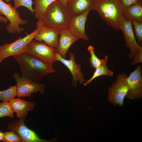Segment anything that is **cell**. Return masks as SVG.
<instances>
[{
    "mask_svg": "<svg viewBox=\"0 0 142 142\" xmlns=\"http://www.w3.org/2000/svg\"><path fill=\"white\" fill-rule=\"evenodd\" d=\"M20 66L21 77L39 83L45 76L56 71L53 64L43 61L27 53L13 56Z\"/></svg>",
    "mask_w": 142,
    "mask_h": 142,
    "instance_id": "6da1fadb",
    "label": "cell"
},
{
    "mask_svg": "<svg viewBox=\"0 0 142 142\" xmlns=\"http://www.w3.org/2000/svg\"><path fill=\"white\" fill-rule=\"evenodd\" d=\"M124 8L120 0H93L92 10L115 31L120 30Z\"/></svg>",
    "mask_w": 142,
    "mask_h": 142,
    "instance_id": "7a4b0ae2",
    "label": "cell"
},
{
    "mask_svg": "<svg viewBox=\"0 0 142 142\" xmlns=\"http://www.w3.org/2000/svg\"><path fill=\"white\" fill-rule=\"evenodd\" d=\"M72 16L66 7L56 0L48 7L41 21L47 27L61 30L68 28Z\"/></svg>",
    "mask_w": 142,
    "mask_h": 142,
    "instance_id": "3957f363",
    "label": "cell"
},
{
    "mask_svg": "<svg viewBox=\"0 0 142 142\" xmlns=\"http://www.w3.org/2000/svg\"><path fill=\"white\" fill-rule=\"evenodd\" d=\"M38 32L36 29L23 38L19 37L12 43L0 46V64L8 57L19 55L25 53L27 45L34 39Z\"/></svg>",
    "mask_w": 142,
    "mask_h": 142,
    "instance_id": "277c9868",
    "label": "cell"
},
{
    "mask_svg": "<svg viewBox=\"0 0 142 142\" xmlns=\"http://www.w3.org/2000/svg\"><path fill=\"white\" fill-rule=\"evenodd\" d=\"M0 15L5 16L9 22L6 27V29L9 33H21L23 30L19 26L27 24L28 22L22 19L16 9L11 3L7 4L0 0Z\"/></svg>",
    "mask_w": 142,
    "mask_h": 142,
    "instance_id": "5b68a950",
    "label": "cell"
},
{
    "mask_svg": "<svg viewBox=\"0 0 142 142\" xmlns=\"http://www.w3.org/2000/svg\"><path fill=\"white\" fill-rule=\"evenodd\" d=\"M25 52L44 62L53 64L57 61L56 49L42 42L32 40L27 45Z\"/></svg>",
    "mask_w": 142,
    "mask_h": 142,
    "instance_id": "8992f818",
    "label": "cell"
},
{
    "mask_svg": "<svg viewBox=\"0 0 142 142\" xmlns=\"http://www.w3.org/2000/svg\"><path fill=\"white\" fill-rule=\"evenodd\" d=\"M128 76L125 73L119 74L116 80L108 89V100L115 105L122 106L129 90Z\"/></svg>",
    "mask_w": 142,
    "mask_h": 142,
    "instance_id": "52a82bcc",
    "label": "cell"
},
{
    "mask_svg": "<svg viewBox=\"0 0 142 142\" xmlns=\"http://www.w3.org/2000/svg\"><path fill=\"white\" fill-rule=\"evenodd\" d=\"M13 76L17 82L16 96L17 97H30L32 96L31 94L38 91L42 94L44 93L45 84L35 82L23 78L17 72L13 73Z\"/></svg>",
    "mask_w": 142,
    "mask_h": 142,
    "instance_id": "ba28073f",
    "label": "cell"
},
{
    "mask_svg": "<svg viewBox=\"0 0 142 142\" xmlns=\"http://www.w3.org/2000/svg\"><path fill=\"white\" fill-rule=\"evenodd\" d=\"M26 116L19 118L15 121L10 123L7 126L8 130L16 132L21 138L22 142H48L54 141L56 138L50 140L41 139L34 131L28 128L24 123Z\"/></svg>",
    "mask_w": 142,
    "mask_h": 142,
    "instance_id": "9c48e42d",
    "label": "cell"
},
{
    "mask_svg": "<svg viewBox=\"0 0 142 142\" xmlns=\"http://www.w3.org/2000/svg\"><path fill=\"white\" fill-rule=\"evenodd\" d=\"M38 32L34 39L39 42H42L48 45L57 49L59 42L58 37L60 30L45 26L41 21L36 22Z\"/></svg>",
    "mask_w": 142,
    "mask_h": 142,
    "instance_id": "30bf717a",
    "label": "cell"
},
{
    "mask_svg": "<svg viewBox=\"0 0 142 142\" xmlns=\"http://www.w3.org/2000/svg\"><path fill=\"white\" fill-rule=\"evenodd\" d=\"M141 67L138 65L127 78L129 90L126 97L132 100L142 97Z\"/></svg>",
    "mask_w": 142,
    "mask_h": 142,
    "instance_id": "8fae6325",
    "label": "cell"
},
{
    "mask_svg": "<svg viewBox=\"0 0 142 142\" xmlns=\"http://www.w3.org/2000/svg\"><path fill=\"white\" fill-rule=\"evenodd\" d=\"M132 22L125 18L121 24L120 30L123 32L125 42L126 46L128 47L130 53L128 54L129 58L132 59L142 48L137 42L132 28Z\"/></svg>",
    "mask_w": 142,
    "mask_h": 142,
    "instance_id": "7c38bea8",
    "label": "cell"
},
{
    "mask_svg": "<svg viewBox=\"0 0 142 142\" xmlns=\"http://www.w3.org/2000/svg\"><path fill=\"white\" fill-rule=\"evenodd\" d=\"M70 58L67 60L61 57L57 52L56 59L66 66L70 72L73 77L72 84L76 86L77 82L81 84H84L85 81L84 75L81 71V66L79 64H77L75 59V55L74 53H70Z\"/></svg>",
    "mask_w": 142,
    "mask_h": 142,
    "instance_id": "4fadbf2b",
    "label": "cell"
},
{
    "mask_svg": "<svg viewBox=\"0 0 142 142\" xmlns=\"http://www.w3.org/2000/svg\"><path fill=\"white\" fill-rule=\"evenodd\" d=\"M91 10H88L79 15L72 16L68 29L79 39L85 41L89 40L86 34L85 25L88 15Z\"/></svg>",
    "mask_w": 142,
    "mask_h": 142,
    "instance_id": "5bb4252c",
    "label": "cell"
},
{
    "mask_svg": "<svg viewBox=\"0 0 142 142\" xmlns=\"http://www.w3.org/2000/svg\"><path fill=\"white\" fill-rule=\"evenodd\" d=\"M59 39L56 51L62 58L66 59L68 49L79 39L68 28L60 30Z\"/></svg>",
    "mask_w": 142,
    "mask_h": 142,
    "instance_id": "9a60e30c",
    "label": "cell"
},
{
    "mask_svg": "<svg viewBox=\"0 0 142 142\" xmlns=\"http://www.w3.org/2000/svg\"><path fill=\"white\" fill-rule=\"evenodd\" d=\"M93 0H68L66 7L72 16L79 15L92 10Z\"/></svg>",
    "mask_w": 142,
    "mask_h": 142,
    "instance_id": "2e32d148",
    "label": "cell"
},
{
    "mask_svg": "<svg viewBox=\"0 0 142 142\" xmlns=\"http://www.w3.org/2000/svg\"><path fill=\"white\" fill-rule=\"evenodd\" d=\"M18 98H13L9 102L14 112L19 118L27 116L28 112L33 109L36 105L34 102H28Z\"/></svg>",
    "mask_w": 142,
    "mask_h": 142,
    "instance_id": "e0dca14e",
    "label": "cell"
},
{
    "mask_svg": "<svg viewBox=\"0 0 142 142\" xmlns=\"http://www.w3.org/2000/svg\"><path fill=\"white\" fill-rule=\"evenodd\" d=\"M125 18L132 22H142V2L133 4L124 8Z\"/></svg>",
    "mask_w": 142,
    "mask_h": 142,
    "instance_id": "ac0fdd59",
    "label": "cell"
},
{
    "mask_svg": "<svg viewBox=\"0 0 142 142\" xmlns=\"http://www.w3.org/2000/svg\"><path fill=\"white\" fill-rule=\"evenodd\" d=\"M104 58L105 60L99 66L95 69L92 77L89 79L85 81L83 84L84 86H87L94 79L100 76L103 75L111 76L113 75V72L109 69L106 65L108 61V55H106Z\"/></svg>",
    "mask_w": 142,
    "mask_h": 142,
    "instance_id": "d6986e66",
    "label": "cell"
},
{
    "mask_svg": "<svg viewBox=\"0 0 142 142\" xmlns=\"http://www.w3.org/2000/svg\"><path fill=\"white\" fill-rule=\"evenodd\" d=\"M56 0H34L33 2L34 16L41 21L48 7Z\"/></svg>",
    "mask_w": 142,
    "mask_h": 142,
    "instance_id": "ffe728a7",
    "label": "cell"
},
{
    "mask_svg": "<svg viewBox=\"0 0 142 142\" xmlns=\"http://www.w3.org/2000/svg\"><path fill=\"white\" fill-rule=\"evenodd\" d=\"M17 86H11L7 89L0 91V100L9 101L16 96Z\"/></svg>",
    "mask_w": 142,
    "mask_h": 142,
    "instance_id": "44dd1931",
    "label": "cell"
},
{
    "mask_svg": "<svg viewBox=\"0 0 142 142\" xmlns=\"http://www.w3.org/2000/svg\"><path fill=\"white\" fill-rule=\"evenodd\" d=\"M87 49L90 54L89 58V63L91 67L96 69L104 61L105 58L100 59L99 58L95 53L94 47L91 45H89L88 48Z\"/></svg>",
    "mask_w": 142,
    "mask_h": 142,
    "instance_id": "7402d4cb",
    "label": "cell"
},
{
    "mask_svg": "<svg viewBox=\"0 0 142 142\" xmlns=\"http://www.w3.org/2000/svg\"><path fill=\"white\" fill-rule=\"evenodd\" d=\"M13 112L8 101H3L0 103V118L8 116L14 117Z\"/></svg>",
    "mask_w": 142,
    "mask_h": 142,
    "instance_id": "603a6c76",
    "label": "cell"
},
{
    "mask_svg": "<svg viewBox=\"0 0 142 142\" xmlns=\"http://www.w3.org/2000/svg\"><path fill=\"white\" fill-rule=\"evenodd\" d=\"M4 142H22L21 138L15 131L11 130L3 133L2 140Z\"/></svg>",
    "mask_w": 142,
    "mask_h": 142,
    "instance_id": "cb8c5ba5",
    "label": "cell"
},
{
    "mask_svg": "<svg viewBox=\"0 0 142 142\" xmlns=\"http://www.w3.org/2000/svg\"><path fill=\"white\" fill-rule=\"evenodd\" d=\"M132 22L137 42L141 46L142 44V22L136 21H133Z\"/></svg>",
    "mask_w": 142,
    "mask_h": 142,
    "instance_id": "d4e9b609",
    "label": "cell"
},
{
    "mask_svg": "<svg viewBox=\"0 0 142 142\" xmlns=\"http://www.w3.org/2000/svg\"><path fill=\"white\" fill-rule=\"evenodd\" d=\"M13 0L14 3V7L16 9L20 7H24L27 8L32 14H34V10L32 6L33 3L32 0Z\"/></svg>",
    "mask_w": 142,
    "mask_h": 142,
    "instance_id": "484cf974",
    "label": "cell"
},
{
    "mask_svg": "<svg viewBox=\"0 0 142 142\" xmlns=\"http://www.w3.org/2000/svg\"><path fill=\"white\" fill-rule=\"evenodd\" d=\"M124 8L133 4L142 2V0H120Z\"/></svg>",
    "mask_w": 142,
    "mask_h": 142,
    "instance_id": "4316f807",
    "label": "cell"
},
{
    "mask_svg": "<svg viewBox=\"0 0 142 142\" xmlns=\"http://www.w3.org/2000/svg\"><path fill=\"white\" fill-rule=\"evenodd\" d=\"M132 64L133 65L142 62V48L139 50L138 52L134 56Z\"/></svg>",
    "mask_w": 142,
    "mask_h": 142,
    "instance_id": "83f0119b",
    "label": "cell"
},
{
    "mask_svg": "<svg viewBox=\"0 0 142 142\" xmlns=\"http://www.w3.org/2000/svg\"><path fill=\"white\" fill-rule=\"evenodd\" d=\"M8 19L6 17L0 15V22L6 23L8 22Z\"/></svg>",
    "mask_w": 142,
    "mask_h": 142,
    "instance_id": "f1b7e54d",
    "label": "cell"
},
{
    "mask_svg": "<svg viewBox=\"0 0 142 142\" xmlns=\"http://www.w3.org/2000/svg\"><path fill=\"white\" fill-rule=\"evenodd\" d=\"M59 1L66 7V2L68 0H58Z\"/></svg>",
    "mask_w": 142,
    "mask_h": 142,
    "instance_id": "f546056e",
    "label": "cell"
},
{
    "mask_svg": "<svg viewBox=\"0 0 142 142\" xmlns=\"http://www.w3.org/2000/svg\"><path fill=\"white\" fill-rule=\"evenodd\" d=\"M3 133L0 131V141L3 140Z\"/></svg>",
    "mask_w": 142,
    "mask_h": 142,
    "instance_id": "4dcf8cb0",
    "label": "cell"
},
{
    "mask_svg": "<svg viewBox=\"0 0 142 142\" xmlns=\"http://www.w3.org/2000/svg\"><path fill=\"white\" fill-rule=\"evenodd\" d=\"M2 0L3 1H4L6 3H8L9 2L11 1V0Z\"/></svg>",
    "mask_w": 142,
    "mask_h": 142,
    "instance_id": "1f68e13d",
    "label": "cell"
}]
</instances>
